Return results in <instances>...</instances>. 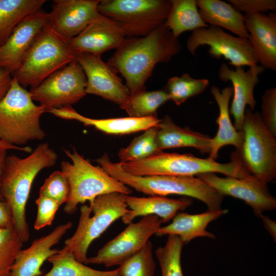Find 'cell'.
I'll list each match as a JSON object with an SVG mask.
<instances>
[{
    "label": "cell",
    "mask_w": 276,
    "mask_h": 276,
    "mask_svg": "<svg viewBox=\"0 0 276 276\" xmlns=\"http://www.w3.org/2000/svg\"><path fill=\"white\" fill-rule=\"evenodd\" d=\"M206 79H195L189 74L170 78L163 88L168 94L169 99L179 106L189 98L202 93L209 84Z\"/></svg>",
    "instance_id": "cell-32"
},
{
    "label": "cell",
    "mask_w": 276,
    "mask_h": 276,
    "mask_svg": "<svg viewBox=\"0 0 276 276\" xmlns=\"http://www.w3.org/2000/svg\"><path fill=\"white\" fill-rule=\"evenodd\" d=\"M261 218L264 224V227L270 235L272 237L273 240L275 242L276 240V223L275 221L271 219L268 216L262 215Z\"/></svg>",
    "instance_id": "cell-43"
},
{
    "label": "cell",
    "mask_w": 276,
    "mask_h": 276,
    "mask_svg": "<svg viewBox=\"0 0 276 276\" xmlns=\"http://www.w3.org/2000/svg\"><path fill=\"white\" fill-rule=\"evenodd\" d=\"M96 161L111 176L137 192L149 196H186L202 201L208 210L221 209L223 196L197 177L132 175L123 171L119 162L111 161L106 154Z\"/></svg>",
    "instance_id": "cell-4"
},
{
    "label": "cell",
    "mask_w": 276,
    "mask_h": 276,
    "mask_svg": "<svg viewBox=\"0 0 276 276\" xmlns=\"http://www.w3.org/2000/svg\"><path fill=\"white\" fill-rule=\"evenodd\" d=\"M123 195L117 192L103 194L96 197L89 206L82 205L77 229L65 240L60 250L72 253L76 260L87 265V254L91 243L129 212Z\"/></svg>",
    "instance_id": "cell-6"
},
{
    "label": "cell",
    "mask_w": 276,
    "mask_h": 276,
    "mask_svg": "<svg viewBox=\"0 0 276 276\" xmlns=\"http://www.w3.org/2000/svg\"><path fill=\"white\" fill-rule=\"evenodd\" d=\"M45 0H0V46L17 26L30 14L41 9Z\"/></svg>",
    "instance_id": "cell-29"
},
{
    "label": "cell",
    "mask_w": 276,
    "mask_h": 276,
    "mask_svg": "<svg viewBox=\"0 0 276 276\" xmlns=\"http://www.w3.org/2000/svg\"><path fill=\"white\" fill-rule=\"evenodd\" d=\"M73 226L68 222L56 227L50 234L35 239L25 249H21L12 266L9 276H41L44 262L59 250L52 249Z\"/></svg>",
    "instance_id": "cell-20"
},
{
    "label": "cell",
    "mask_w": 276,
    "mask_h": 276,
    "mask_svg": "<svg viewBox=\"0 0 276 276\" xmlns=\"http://www.w3.org/2000/svg\"><path fill=\"white\" fill-rule=\"evenodd\" d=\"M196 4L205 24L224 28L238 37L249 39L244 15L231 4L220 0H197Z\"/></svg>",
    "instance_id": "cell-27"
},
{
    "label": "cell",
    "mask_w": 276,
    "mask_h": 276,
    "mask_svg": "<svg viewBox=\"0 0 276 276\" xmlns=\"http://www.w3.org/2000/svg\"><path fill=\"white\" fill-rule=\"evenodd\" d=\"M243 140L236 151L248 171L267 185L276 177V137L263 123L260 113L245 110Z\"/></svg>",
    "instance_id": "cell-9"
},
{
    "label": "cell",
    "mask_w": 276,
    "mask_h": 276,
    "mask_svg": "<svg viewBox=\"0 0 276 276\" xmlns=\"http://www.w3.org/2000/svg\"><path fill=\"white\" fill-rule=\"evenodd\" d=\"M75 59L86 78V93L99 96L114 102L121 108L131 93L117 75V72L101 57L87 53H76Z\"/></svg>",
    "instance_id": "cell-15"
},
{
    "label": "cell",
    "mask_w": 276,
    "mask_h": 276,
    "mask_svg": "<svg viewBox=\"0 0 276 276\" xmlns=\"http://www.w3.org/2000/svg\"><path fill=\"white\" fill-rule=\"evenodd\" d=\"M262 121L270 132L276 137V88L267 89L261 97Z\"/></svg>",
    "instance_id": "cell-39"
},
{
    "label": "cell",
    "mask_w": 276,
    "mask_h": 276,
    "mask_svg": "<svg viewBox=\"0 0 276 276\" xmlns=\"http://www.w3.org/2000/svg\"><path fill=\"white\" fill-rule=\"evenodd\" d=\"M184 245L178 236L168 235L165 244L156 249L155 253L160 266L161 276H183L181 255Z\"/></svg>",
    "instance_id": "cell-34"
},
{
    "label": "cell",
    "mask_w": 276,
    "mask_h": 276,
    "mask_svg": "<svg viewBox=\"0 0 276 276\" xmlns=\"http://www.w3.org/2000/svg\"><path fill=\"white\" fill-rule=\"evenodd\" d=\"M86 78L75 59L54 72L29 91L33 101L46 110L71 106L86 95Z\"/></svg>",
    "instance_id": "cell-11"
},
{
    "label": "cell",
    "mask_w": 276,
    "mask_h": 276,
    "mask_svg": "<svg viewBox=\"0 0 276 276\" xmlns=\"http://www.w3.org/2000/svg\"><path fill=\"white\" fill-rule=\"evenodd\" d=\"M119 163L125 172L141 176H194L202 173H219L228 177L242 178L251 174L236 151L231 153L230 162L225 164L209 157L199 158L189 153L163 151L140 160Z\"/></svg>",
    "instance_id": "cell-3"
},
{
    "label": "cell",
    "mask_w": 276,
    "mask_h": 276,
    "mask_svg": "<svg viewBox=\"0 0 276 276\" xmlns=\"http://www.w3.org/2000/svg\"><path fill=\"white\" fill-rule=\"evenodd\" d=\"M7 150L5 149H0V187H1V178L3 172L4 164L5 159L7 156ZM0 199H3L0 190Z\"/></svg>",
    "instance_id": "cell-44"
},
{
    "label": "cell",
    "mask_w": 276,
    "mask_h": 276,
    "mask_svg": "<svg viewBox=\"0 0 276 276\" xmlns=\"http://www.w3.org/2000/svg\"><path fill=\"white\" fill-rule=\"evenodd\" d=\"M8 147V145L0 141V148H7Z\"/></svg>",
    "instance_id": "cell-45"
},
{
    "label": "cell",
    "mask_w": 276,
    "mask_h": 276,
    "mask_svg": "<svg viewBox=\"0 0 276 276\" xmlns=\"http://www.w3.org/2000/svg\"><path fill=\"white\" fill-rule=\"evenodd\" d=\"M76 55L69 40L58 35L47 24L12 76L22 87L34 88L75 60Z\"/></svg>",
    "instance_id": "cell-7"
},
{
    "label": "cell",
    "mask_w": 276,
    "mask_h": 276,
    "mask_svg": "<svg viewBox=\"0 0 276 276\" xmlns=\"http://www.w3.org/2000/svg\"><path fill=\"white\" fill-rule=\"evenodd\" d=\"M211 137L194 131L189 127L182 128L174 123L168 115L158 124L157 142L159 149L179 147H193L201 154H210Z\"/></svg>",
    "instance_id": "cell-26"
},
{
    "label": "cell",
    "mask_w": 276,
    "mask_h": 276,
    "mask_svg": "<svg viewBox=\"0 0 276 276\" xmlns=\"http://www.w3.org/2000/svg\"><path fill=\"white\" fill-rule=\"evenodd\" d=\"M47 112L36 105L30 93L13 76L9 89L0 100V141L17 146L45 136L40 119Z\"/></svg>",
    "instance_id": "cell-5"
},
{
    "label": "cell",
    "mask_w": 276,
    "mask_h": 276,
    "mask_svg": "<svg viewBox=\"0 0 276 276\" xmlns=\"http://www.w3.org/2000/svg\"><path fill=\"white\" fill-rule=\"evenodd\" d=\"M13 76L9 72L0 69V100L10 88Z\"/></svg>",
    "instance_id": "cell-42"
},
{
    "label": "cell",
    "mask_w": 276,
    "mask_h": 276,
    "mask_svg": "<svg viewBox=\"0 0 276 276\" xmlns=\"http://www.w3.org/2000/svg\"><path fill=\"white\" fill-rule=\"evenodd\" d=\"M55 116L66 120H74L85 126H90L107 134L122 135L139 132L157 126L160 119L156 116L136 118L125 117L96 119L83 116L72 106L52 108L47 110Z\"/></svg>",
    "instance_id": "cell-22"
},
{
    "label": "cell",
    "mask_w": 276,
    "mask_h": 276,
    "mask_svg": "<svg viewBox=\"0 0 276 276\" xmlns=\"http://www.w3.org/2000/svg\"><path fill=\"white\" fill-rule=\"evenodd\" d=\"M36 203L37 214L34 227L36 230H39L52 224L61 205L54 199L42 195L36 199Z\"/></svg>",
    "instance_id": "cell-38"
},
{
    "label": "cell",
    "mask_w": 276,
    "mask_h": 276,
    "mask_svg": "<svg viewBox=\"0 0 276 276\" xmlns=\"http://www.w3.org/2000/svg\"><path fill=\"white\" fill-rule=\"evenodd\" d=\"M264 71L261 65H256L249 67L245 71L243 67L230 68L223 63L218 72L221 81H231L233 84V99L229 113L234 118V127L237 130L241 129L244 112L247 105L252 111L255 110L256 101L254 97V88L259 82V76Z\"/></svg>",
    "instance_id": "cell-18"
},
{
    "label": "cell",
    "mask_w": 276,
    "mask_h": 276,
    "mask_svg": "<svg viewBox=\"0 0 276 276\" xmlns=\"http://www.w3.org/2000/svg\"><path fill=\"white\" fill-rule=\"evenodd\" d=\"M123 199L130 210L122 217V221L125 224L132 222L137 217L148 215H155L161 219L163 223L168 222L177 213L192 203V200L189 198L172 199L156 195L139 197L124 194Z\"/></svg>",
    "instance_id": "cell-23"
},
{
    "label": "cell",
    "mask_w": 276,
    "mask_h": 276,
    "mask_svg": "<svg viewBox=\"0 0 276 276\" xmlns=\"http://www.w3.org/2000/svg\"><path fill=\"white\" fill-rule=\"evenodd\" d=\"M171 7L168 0H100L98 10L116 22L126 37H140L164 24Z\"/></svg>",
    "instance_id": "cell-10"
},
{
    "label": "cell",
    "mask_w": 276,
    "mask_h": 276,
    "mask_svg": "<svg viewBox=\"0 0 276 276\" xmlns=\"http://www.w3.org/2000/svg\"><path fill=\"white\" fill-rule=\"evenodd\" d=\"M171 7L164 23L173 36L178 38L188 31L206 28L209 25L201 18L196 0H171Z\"/></svg>",
    "instance_id": "cell-28"
},
{
    "label": "cell",
    "mask_w": 276,
    "mask_h": 276,
    "mask_svg": "<svg viewBox=\"0 0 276 276\" xmlns=\"http://www.w3.org/2000/svg\"><path fill=\"white\" fill-rule=\"evenodd\" d=\"M211 93L219 107V114L216 120L218 130L216 135L211 139V151L209 157L215 160L218 151L226 145H233L236 149L241 147L243 136L241 130H237L232 123L229 117V103L233 94L231 86L225 87L221 90L215 86L211 87Z\"/></svg>",
    "instance_id": "cell-25"
},
{
    "label": "cell",
    "mask_w": 276,
    "mask_h": 276,
    "mask_svg": "<svg viewBox=\"0 0 276 276\" xmlns=\"http://www.w3.org/2000/svg\"><path fill=\"white\" fill-rule=\"evenodd\" d=\"M155 267L149 240L139 252L119 265L118 269L120 276H154Z\"/></svg>",
    "instance_id": "cell-35"
},
{
    "label": "cell",
    "mask_w": 276,
    "mask_h": 276,
    "mask_svg": "<svg viewBox=\"0 0 276 276\" xmlns=\"http://www.w3.org/2000/svg\"><path fill=\"white\" fill-rule=\"evenodd\" d=\"M210 47L209 55L215 59L223 57L229 64L236 67L252 66L259 60L252 44L248 39L235 36L221 28L209 26L192 31L186 42L187 49L195 55L201 45Z\"/></svg>",
    "instance_id": "cell-12"
},
{
    "label": "cell",
    "mask_w": 276,
    "mask_h": 276,
    "mask_svg": "<svg viewBox=\"0 0 276 276\" xmlns=\"http://www.w3.org/2000/svg\"><path fill=\"white\" fill-rule=\"evenodd\" d=\"M100 0H55L48 25L58 35L71 39L80 34L100 13Z\"/></svg>",
    "instance_id": "cell-17"
},
{
    "label": "cell",
    "mask_w": 276,
    "mask_h": 276,
    "mask_svg": "<svg viewBox=\"0 0 276 276\" xmlns=\"http://www.w3.org/2000/svg\"><path fill=\"white\" fill-rule=\"evenodd\" d=\"M23 243L14 227L0 228V276H9Z\"/></svg>",
    "instance_id": "cell-36"
},
{
    "label": "cell",
    "mask_w": 276,
    "mask_h": 276,
    "mask_svg": "<svg viewBox=\"0 0 276 276\" xmlns=\"http://www.w3.org/2000/svg\"><path fill=\"white\" fill-rule=\"evenodd\" d=\"M126 37L116 22L100 14L80 34L69 39V42L76 53L101 57L103 53L118 48Z\"/></svg>",
    "instance_id": "cell-19"
},
{
    "label": "cell",
    "mask_w": 276,
    "mask_h": 276,
    "mask_svg": "<svg viewBox=\"0 0 276 276\" xmlns=\"http://www.w3.org/2000/svg\"><path fill=\"white\" fill-rule=\"evenodd\" d=\"M57 155L47 143H41L28 156H6L1 181V194L11 210L14 229L23 242L30 237L26 208L32 185L42 169L53 167Z\"/></svg>",
    "instance_id": "cell-2"
},
{
    "label": "cell",
    "mask_w": 276,
    "mask_h": 276,
    "mask_svg": "<svg viewBox=\"0 0 276 276\" xmlns=\"http://www.w3.org/2000/svg\"><path fill=\"white\" fill-rule=\"evenodd\" d=\"M70 192L67 178L61 171H56L45 179L39 194L52 198L61 205L67 201Z\"/></svg>",
    "instance_id": "cell-37"
},
{
    "label": "cell",
    "mask_w": 276,
    "mask_h": 276,
    "mask_svg": "<svg viewBox=\"0 0 276 276\" xmlns=\"http://www.w3.org/2000/svg\"><path fill=\"white\" fill-rule=\"evenodd\" d=\"M48 13L42 9L25 18L0 46V69L13 74L35 40L48 24Z\"/></svg>",
    "instance_id": "cell-16"
},
{
    "label": "cell",
    "mask_w": 276,
    "mask_h": 276,
    "mask_svg": "<svg viewBox=\"0 0 276 276\" xmlns=\"http://www.w3.org/2000/svg\"><path fill=\"white\" fill-rule=\"evenodd\" d=\"M10 227H14L11 210L4 199H0V228Z\"/></svg>",
    "instance_id": "cell-41"
},
{
    "label": "cell",
    "mask_w": 276,
    "mask_h": 276,
    "mask_svg": "<svg viewBox=\"0 0 276 276\" xmlns=\"http://www.w3.org/2000/svg\"><path fill=\"white\" fill-rule=\"evenodd\" d=\"M180 49L178 38L164 24L145 36L126 37L107 63L123 76L133 95L146 90L155 66L170 61Z\"/></svg>",
    "instance_id": "cell-1"
},
{
    "label": "cell",
    "mask_w": 276,
    "mask_h": 276,
    "mask_svg": "<svg viewBox=\"0 0 276 276\" xmlns=\"http://www.w3.org/2000/svg\"><path fill=\"white\" fill-rule=\"evenodd\" d=\"M72 163L62 161L61 171L67 178L70 192L65 203L64 211L74 214L79 204L86 201L89 203L98 196L111 193L130 195V188L116 179L100 166H95L74 149L73 152L64 150Z\"/></svg>",
    "instance_id": "cell-8"
},
{
    "label": "cell",
    "mask_w": 276,
    "mask_h": 276,
    "mask_svg": "<svg viewBox=\"0 0 276 276\" xmlns=\"http://www.w3.org/2000/svg\"><path fill=\"white\" fill-rule=\"evenodd\" d=\"M228 2L236 10L245 14L273 12L276 9L275 0H228Z\"/></svg>",
    "instance_id": "cell-40"
},
{
    "label": "cell",
    "mask_w": 276,
    "mask_h": 276,
    "mask_svg": "<svg viewBox=\"0 0 276 276\" xmlns=\"http://www.w3.org/2000/svg\"><path fill=\"white\" fill-rule=\"evenodd\" d=\"M244 24L260 62L264 68L276 71V13L244 15Z\"/></svg>",
    "instance_id": "cell-21"
},
{
    "label": "cell",
    "mask_w": 276,
    "mask_h": 276,
    "mask_svg": "<svg viewBox=\"0 0 276 276\" xmlns=\"http://www.w3.org/2000/svg\"><path fill=\"white\" fill-rule=\"evenodd\" d=\"M197 176L223 196H231L244 201L258 218L264 212L276 208V199L270 193L267 185L252 174L236 178L221 177L214 173H206Z\"/></svg>",
    "instance_id": "cell-14"
},
{
    "label": "cell",
    "mask_w": 276,
    "mask_h": 276,
    "mask_svg": "<svg viewBox=\"0 0 276 276\" xmlns=\"http://www.w3.org/2000/svg\"><path fill=\"white\" fill-rule=\"evenodd\" d=\"M158 125L150 127L135 137L126 148L118 152L120 162L140 160L161 152L157 142Z\"/></svg>",
    "instance_id": "cell-33"
},
{
    "label": "cell",
    "mask_w": 276,
    "mask_h": 276,
    "mask_svg": "<svg viewBox=\"0 0 276 276\" xmlns=\"http://www.w3.org/2000/svg\"><path fill=\"white\" fill-rule=\"evenodd\" d=\"M228 212L227 209L208 210L206 212L190 214L179 212L172 219L169 224L161 226L155 233L157 237L166 235L178 236L184 244L198 237H206L212 239L216 236L208 231L209 224Z\"/></svg>",
    "instance_id": "cell-24"
},
{
    "label": "cell",
    "mask_w": 276,
    "mask_h": 276,
    "mask_svg": "<svg viewBox=\"0 0 276 276\" xmlns=\"http://www.w3.org/2000/svg\"><path fill=\"white\" fill-rule=\"evenodd\" d=\"M170 100L163 89L140 91L131 95L127 102L121 108L129 117L142 118L156 116L157 109Z\"/></svg>",
    "instance_id": "cell-31"
},
{
    "label": "cell",
    "mask_w": 276,
    "mask_h": 276,
    "mask_svg": "<svg viewBox=\"0 0 276 276\" xmlns=\"http://www.w3.org/2000/svg\"><path fill=\"white\" fill-rule=\"evenodd\" d=\"M48 261L52 267L42 276H120L118 268L106 271L96 270L78 261L72 253L60 250Z\"/></svg>",
    "instance_id": "cell-30"
},
{
    "label": "cell",
    "mask_w": 276,
    "mask_h": 276,
    "mask_svg": "<svg viewBox=\"0 0 276 276\" xmlns=\"http://www.w3.org/2000/svg\"><path fill=\"white\" fill-rule=\"evenodd\" d=\"M163 221L155 215H148L137 222H131L119 235L107 242L97 254L88 258L87 264L106 267L120 265L138 252L155 234Z\"/></svg>",
    "instance_id": "cell-13"
}]
</instances>
